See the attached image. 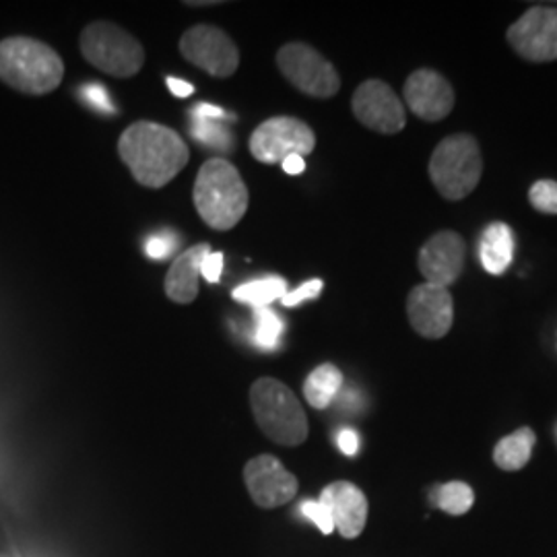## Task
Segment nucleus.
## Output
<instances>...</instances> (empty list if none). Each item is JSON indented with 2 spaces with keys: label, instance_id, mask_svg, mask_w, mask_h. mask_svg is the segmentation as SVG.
<instances>
[{
  "label": "nucleus",
  "instance_id": "obj_1",
  "mask_svg": "<svg viewBox=\"0 0 557 557\" xmlns=\"http://www.w3.org/2000/svg\"><path fill=\"white\" fill-rule=\"evenodd\" d=\"M119 153L133 178L147 188L170 184L190 158L186 143L176 131L149 120L133 122L120 135Z\"/></svg>",
  "mask_w": 557,
  "mask_h": 557
},
{
  "label": "nucleus",
  "instance_id": "obj_2",
  "mask_svg": "<svg viewBox=\"0 0 557 557\" xmlns=\"http://www.w3.org/2000/svg\"><path fill=\"white\" fill-rule=\"evenodd\" d=\"M193 199L200 220L211 230L227 232L246 215L250 197L238 168L232 161L213 158L200 165Z\"/></svg>",
  "mask_w": 557,
  "mask_h": 557
},
{
  "label": "nucleus",
  "instance_id": "obj_3",
  "mask_svg": "<svg viewBox=\"0 0 557 557\" xmlns=\"http://www.w3.org/2000/svg\"><path fill=\"white\" fill-rule=\"evenodd\" d=\"M64 77V62L54 48L34 38L0 41V81L27 96L54 91Z\"/></svg>",
  "mask_w": 557,
  "mask_h": 557
},
{
  "label": "nucleus",
  "instance_id": "obj_4",
  "mask_svg": "<svg viewBox=\"0 0 557 557\" xmlns=\"http://www.w3.org/2000/svg\"><path fill=\"white\" fill-rule=\"evenodd\" d=\"M252 416L262 434L278 446H299L308 438V418L289 386L275 379H259L250 388Z\"/></svg>",
  "mask_w": 557,
  "mask_h": 557
},
{
  "label": "nucleus",
  "instance_id": "obj_5",
  "mask_svg": "<svg viewBox=\"0 0 557 557\" xmlns=\"http://www.w3.org/2000/svg\"><path fill=\"white\" fill-rule=\"evenodd\" d=\"M483 174V158L475 137L450 135L438 143L430 160V178L446 200L469 197Z\"/></svg>",
  "mask_w": 557,
  "mask_h": 557
},
{
  "label": "nucleus",
  "instance_id": "obj_6",
  "mask_svg": "<svg viewBox=\"0 0 557 557\" xmlns=\"http://www.w3.org/2000/svg\"><path fill=\"white\" fill-rule=\"evenodd\" d=\"M81 54L103 73L128 79L145 64V50L137 38L108 21H96L81 34Z\"/></svg>",
  "mask_w": 557,
  "mask_h": 557
},
{
  "label": "nucleus",
  "instance_id": "obj_7",
  "mask_svg": "<svg viewBox=\"0 0 557 557\" xmlns=\"http://www.w3.org/2000/svg\"><path fill=\"white\" fill-rule=\"evenodd\" d=\"M277 66L285 79L310 98L326 100L337 96L341 89V77L333 62L308 44H285L277 52Z\"/></svg>",
  "mask_w": 557,
  "mask_h": 557
},
{
  "label": "nucleus",
  "instance_id": "obj_8",
  "mask_svg": "<svg viewBox=\"0 0 557 557\" xmlns=\"http://www.w3.org/2000/svg\"><path fill=\"white\" fill-rule=\"evenodd\" d=\"M314 147V131L294 116L264 120L250 137V153L260 163H283L289 156L306 158Z\"/></svg>",
  "mask_w": 557,
  "mask_h": 557
},
{
  "label": "nucleus",
  "instance_id": "obj_9",
  "mask_svg": "<svg viewBox=\"0 0 557 557\" xmlns=\"http://www.w3.org/2000/svg\"><path fill=\"white\" fill-rule=\"evenodd\" d=\"M180 52L190 64L218 79H227L238 71V46L218 25L199 23L186 29L180 40Z\"/></svg>",
  "mask_w": 557,
  "mask_h": 557
},
{
  "label": "nucleus",
  "instance_id": "obj_10",
  "mask_svg": "<svg viewBox=\"0 0 557 557\" xmlns=\"http://www.w3.org/2000/svg\"><path fill=\"white\" fill-rule=\"evenodd\" d=\"M506 40L520 59L529 62H554L557 60V9L533 7L520 20L515 21Z\"/></svg>",
  "mask_w": 557,
  "mask_h": 557
},
{
  "label": "nucleus",
  "instance_id": "obj_11",
  "mask_svg": "<svg viewBox=\"0 0 557 557\" xmlns=\"http://www.w3.org/2000/svg\"><path fill=\"white\" fill-rule=\"evenodd\" d=\"M354 116L380 135H397L405 124V106L384 81H363L351 98Z\"/></svg>",
  "mask_w": 557,
  "mask_h": 557
},
{
  "label": "nucleus",
  "instance_id": "obj_12",
  "mask_svg": "<svg viewBox=\"0 0 557 557\" xmlns=\"http://www.w3.org/2000/svg\"><path fill=\"white\" fill-rule=\"evenodd\" d=\"M244 483L252 502L264 510L285 506L298 494V479L273 455L250 458L244 467Z\"/></svg>",
  "mask_w": 557,
  "mask_h": 557
},
{
  "label": "nucleus",
  "instance_id": "obj_13",
  "mask_svg": "<svg viewBox=\"0 0 557 557\" xmlns=\"http://www.w3.org/2000/svg\"><path fill=\"white\" fill-rule=\"evenodd\" d=\"M407 317L421 337H446L455 322V299L446 287L423 281L407 298Z\"/></svg>",
  "mask_w": 557,
  "mask_h": 557
},
{
  "label": "nucleus",
  "instance_id": "obj_14",
  "mask_svg": "<svg viewBox=\"0 0 557 557\" xmlns=\"http://www.w3.org/2000/svg\"><path fill=\"white\" fill-rule=\"evenodd\" d=\"M467 257V244L457 232L444 230L434 234L419 250V271L425 283L450 287L462 273Z\"/></svg>",
  "mask_w": 557,
  "mask_h": 557
},
{
  "label": "nucleus",
  "instance_id": "obj_15",
  "mask_svg": "<svg viewBox=\"0 0 557 557\" xmlns=\"http://www.w3.org/2000/svg\"><path fill=\"white\" fill-rule=\"evenodd\" d=\"M409 110L425 122H440L455 108L453 85L432 69H419L409 75L403 87Z\"/></svg>",
  "mask_w": 557,
  "mask_h": 557
},
{
  "label": "nucleus",
  "instance_id": "obj_16",
  "mask_svg": "<svg viewBox=\"0 0 557 557\" xmlns=\"http://www.w3.org/2000/svg\"><path fill=\"white\" fill-rule=\"evenodd\" d=\"M319 502L331 512L341 537L356 539L363 533L368 522V498L358 485L335 481L322 490Z\"/></svg>",
  "mask_w": 557,
  "mask_h": 557
},
{
  "label": "nucleus",
  "instance_id": "obj_17",
  "mask_svg": "<svg viewBox=\"0 0 557 557\" xmlns=\"http://www.w3.org/2000/svg\"><path fill=\"white\" fill-rule=\"evenodd\" d=\"M213 250L209 244H197L172 262L165 275V294L176 304H190L199 296L200 264Z\"/></svg>",
  "mask_w": 557,
  "mask_h": 557
},
{
  "label": "nucleus",
  "instance_id": "obj_18",
  "mask_svg": "<svg viewBox=\"0 0 557 557\" xmlns=\"http://www.w3.org/2000/svg\"><path fill=\"white\" fill-rule=\"evenodd\" d=\"M479 259L490 275H504L515 259V234L508 223H490L479 242Z\"/></svg>",
  "mask_w": 557,
  "mask_h": 557
},
{
  "label": "nucleus",
  "instance_id": "obj_19",
  "mask_svg": "<svg viewBox=\"0 0 557 557\" xmlns=\"http://www.w3.org/2000/svg\"><path fill=\"white\" fill-rule=\"evenodd\" d=\"M537 436L531 428H520L515 434L504 436L494 448V462L502 471H520L533 457Z\"/></svg>",
  "mask_w": 557,
  "mask_h": 557
},
{
  "label": "nucleus",
  "instance_id": "obj_20",
  "mask_svg": "<svg viewBox=\"0 0 557 557\" xmlns=\"http://www.w3.org/2000/svg\"><path fill=\"white\" fill-rule=\"evenodd\" d=\"M343 388V372L333 363H322L314 368L304 382V397L310 407L326 409L333 405Z\"/></svg>",
  "mask_w": 557,
  "mask_h": 557
},
{
  "label": "nucleus",
  "instance_id": "obj_21",
  "mask_svg": "<svg viewBox=\"0 0 557 557\" xmlns=\"http://www.w3.org/2000/svg\"><path fill=\"white\" fill-rule=\"evenodd\" d=\"M287 292H289L287 281L278 277V275H271V277L255 278V281L242 283L234 289L232 296L239 304H248L257 310V308H269V304L283 298Z\"/></svg>",
  "mask_w": 557,
  "mask_h": 557
},
{
  "label": "nucleus",
  "instance_id": "obj_22",
  "mask_svg": "<svg viewBox=\"0 0 557 557\" xmlns=\"http://www.w3.org/2000/svg\"><path fill=\"white\" fill-rule=\"evenodd\" d=\"M430 502L434 508H438L450 517H462L473 508L475 492L471 490V485H467L462 481H450V483H442V485L432 487Z\"/></svg>",
  "mask_w": 557,
  "mask_h": 557
},
{
  "label": "nucleus",
  "instance_id": "obj_23",
  "mask_svg": "<svg viewBox=\"0 0 557 557\" xmlns=\"http://www.w3.org/2000/svg\"><path fill=\"white\" fill-rule=\"evenodd\" d=\"M255 320H257L255 343L264 351L277 349L278 341L283 335V320L278 319L277 312L271 308H257Z\"/></svg>",
  "mask_w": 557,
  "mask_h": 557
},
{
  "label": "nucleus",
  "instance_id": "obj_24",
  "mask_svg": "<svg viewBox=\"0 0 557 557\" xmlns=\"http://www.w3.org/2000/svg\"><path fill=\"white\" fill-rule=\"evenodd\" d=\"M190 133L200 145H207L211 149H220V151L232 149V133L225 124H221V120L193 119Z\"/></svg>",
  "mask_w": 557,
  "mask_h": 557
},
{
  "label": "nucleus",
  "instance_id": "obj_25",
  "mask_svg": "<svg viewBox=\"0 0 557 557\" xmlns=\"http://www.w3.org/2000/svg\"><path fill=\"white\" fill-rule=\"evenodd\" d=\"M529 200L533 209L545 215H557V182L556 180H539L531 190Z\"/></svg>",
  "mask_w": 557,
  "mask_h": 557
},
{
  "label": "nucleus",
  "instance_id": "obj_26",
  "mask_svg": "<svg viewBox=\"0 0 557 557\" xmlns=\"http://www.w3.org/2000/svg\"><path fill=\"white\" fill-rule=\"evenodd\" d=\"M299 510H301L304 517L310 518L319 527L320 533L331 535L335 531V522H333V517H331V512L326 510L324 504L314 502V499H306V502H301Z\"/></svg>",
  "mask_w": 557,
  "mask_h": 557
},
{
  "label": "nucleus",
  "instance_id": "obj_27",
  "mask_svg": "<svg viewBox=\"0 0 557 557\" xmlns=\"http://www.w3.org/2000/svg\"><path fill=\"white\" fill-rule=\"evenodd\" d=\"M322 289H324L322 278H310V281L301 283L298 289L287 292V294L281 298V304H283L285 308H296L301 301L319 298L320 294H322Z\"/></svg>",
  "mask_w": 557,
  "mask_h": 557
},
{
  "label": "nucleus",
  "instance_id": "obj_28",
  "mask_svg": "<svg viewBox=\"0 0 557 557\" xmlns=\"http://www.w3.org/2000/svg\"><path fill=\"white\" fill-rule=\"evenodd\" d=\"M81 98L87 101L94 110H100L103 114H114V103L110 100L106 87H101L98 83H89V85H83L79 89Z\"/></svg>",
  "mask_w": 557,
  "mask_h": 557
},
{
  "label": "nucleus",
  "instance_id": "obj_29",
  "mask_svg": "<svg viewBox=\"0 0 557 557\" xmlns=\"http://www.w3.org/2000/svg\"><path fill=\"white\" fill-rule=\"evenodd\" d=\"M176 248H178V239L172 238L170 234L153 236V238L147 239V244H145L147 257L153 260L170 259L172 252H176Z\"/></svg>",
  "mask_w": 557,
  "mask_h": 557
},
{
  "label": "nucleus",
  "instance_id": "obj_30",
  "mask_svg": "<svg viewBox=\"0 0 557 557\" xmlns=\"http://www.w3.org/2000/svg\"><path fill=\"white\" fill-rule=\"evenodd\" d=\"M223 273V252H211L205 257L200 264V277L207 278L209 283H218Z\"/></svg>",
  "mask_w": 557,
  "mask_h": 557
},
{
  "label": "nucleus",
  "instance_id": "obj_31",
  "mask_svg": "<svg viewBox=\"0 0 557 557\" xmlns=\"http://www.w3.org/2000/svg\"><path fill=\"white\" fill-rule=\"evenodd\" d=\"M337 444L343 455H347V457H356L359 450L358 432H356V430H349V428L341 430L337 436Z\"/></svg>",
  "mask_w": 557,
  "mask_h": 557
},
{
  "label": "nucleus",
  "instance_id": "obj_32",
  "mask_svg": "<svg viewBox=\"0 0 557 557\" xmlns=\"http://www.w3.org/2000/svg\"><path fill=\"white\" fill-rule=\"evenodd\" d=\"M190 116H193V119L202 120H234V116H230L225 110H221L218 106H209V103H197V106L193 108Z\"/></svg>",
  "mask_w": 557,
  "mask_h": 557
},
{
  "label": "nucleus",
  "instance_id": "obj_33",
  "mask_svg": "<svg viewBox=\"0 0 557 557\" xmlns=\"http://www.w3.org/2000/svg\"><path fill=\"white\" fill-rule=\"evenodd\" d=\"M168 87H170V91L176 96V98H190L193 94H195V87L190 85V83H186V81L174 79V77H170L168 79Z\"/></svg>",
  "mask_w": 557,
  "mask_h": 557
},
{
  "label": "nucleus",
  "instance_id": "obj_34",
  "mask_svg": "<svg viewBox=\"0 0 557 557\" xmlns=\"http://www.w3.org/2000/svg\"><path fill=\"white\" fill-rule=\"evenodd\" d=\"M281 165H283L285 174H289V176H299L306 170V161L301 156H289Z\"/></svg>",
  "mask_w": 557,
  "mask_h": 557
},
{
  "label": "nucleus",
  "instance_id": "obj_35",
  "mask_svg": "<svg viewBox=\"0 0 557 557\" xmlns=\"http://www.w3.org/2000/svg\"><path fill=\"white\" fill-rule=\"evenodd\" d=\"M188 7H211V4H220V2H211V0H202V2H186Z\"/></svg>",
  "mask_w": 557,
  "mask_h": 557
}]
</instances>
